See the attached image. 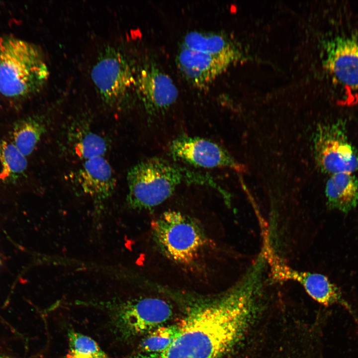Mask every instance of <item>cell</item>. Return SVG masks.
<instances>
[{
    "label": "cell",
    "mask_w": 358,
    "mask_h": 358,
    "mask_svg": "<svg viewBox=\"0 0 358 358\" xmlns=\"http://www.w3.org/2000/svg\"><path fill=\"white\" fill-rule=\"evenodd\" d=\"M262 253L269 267L270 277L274 281L298 282L312 299L324 306L345 303L339 288L326 276L296 270L284 263L273 251L267 236L264 239Z\"/></svg>",
    "instance_id": "52a82bcc"
},
{
    "label": "cell",
    "mask_w": 358,
    "mask_h": 358,
    "mask_svg": "<svg viewBox=\"0 0 358 358\" xmlns=\"http://www.w3.org/2000/svg\"><path fill=\"white\" fill-rule=\"evenodd\" d=\"M46 123L44 118L36 115L18 120L12 128L11 142L27 157L46 132Z\"/></svg>",
    "instance_id": "2e32d148"
},
{
    "label": "cell",
    "mask_w": 358,
    "mask_h": 358,
    "mask_svg": "<svg viewBox=\"0 0 358 358\" xmlns=\"http://www.w3.org/2000/svg\"><path fill=\"white\" fill-rule=\"evenodd\" d=\"M170 151L176 159L204 168H228L239 173L246 172V167L238 162L224 148L209 140L181 136L171 143Z\"/></svg>",
    "instance_id": "9c48e42d"
},
{
    "label": "cell",
    "mask_w": 358,
    "mask_h": 358,
    "mask_svg": "<svg viewBox=\"0 0 358 358\" xmlns=\"http://www.w3.org/2000/svg\"><path fill=\"white\" fill-rule=\"evenodd\" d=\"M128 204L135 209L154 208L167 200L183 182L211 186L212 179L161 158L143 160L128 172Z\"/></svg>",
    "instance_id": "7a4b0ae2"
},
{
    "label": "cell",
    "mask_w": 358,
    "mask_h": 358,
    "mask_svg": "<svg viewBox=\"0 0 358 358\" xmlns=\"http://www.w3.org/2000/svg\"><path fill=\"white\" fill-rule=\"evenodd\" d=\"M264 270L260 264L253 263L230 289L192 311L169 348L149 358H220L253 320Z\"/></svg>",
    "instance_id": "6da1fadb"
},
{
    "label": "cell",
    "mask_w": 358,
    "mask_h": 358,
    "mask_svg": "<svg viewBox=\"0 0 358 358\" xmlns=\"http://www.w3.org/2000/svg\"></svg>",
    "instance_id": "603a6c76"
},
{
    "label": "cell",
    "mask_w": 358,
    "mask_h": 358,
    "mask_svg": "<svg viewBox=\"0 0 358 358\" xmlns=\"http://www.w3.org/2000/svg\"><path fill=\"white\" fill-rule=\"evenodd\" d=\"M67 144L71 153L83 161L96 156H105L108 149L107 141L92 131L85 121L73 123L67 134Z\"/></svg>",
    "instance_id": "5bb4252c"
},
{
    "label": "cell",
    "mask_w": 358,
    "mask_h": 358,
    "mask_svg": "<svg viewBox=\"0 0 358 358\" xmlns=\"http://www.w3.org/2000/svg\"><path fill=\"white\" fill-rule=\"evenodd\" d=\"M179 326H160L151 331L141 342L140 355L150 356L159 355L168 349L176 338Z\"/></svg>",
    "instance_id": "d6986e66"
},
{
    "label": "cell",
    "mask_w": 358,
    "mask_h": 358,
    "mask_svg": "<svg viewBox=\"0 0 358 358\" xmlns=\"http://www.w3.org/2000/svg\"><path fill=\"white\" fill-rule=\"evenodd\" d=\"M138 96L148 113L166 111L176 101L179 92L172 79L157 67L145 66L136 77Z\"/></svg>",
    "instance_id": "8fae6325"
},
{
    "label": "cell",
    "mask_w": 358,
    "mask_h": 358,
    "mask_svg": "<svg viewBox=\"0 0 358 358\" xmlns=\"http://www.w3.org/2000/svg\"><path fill=\"white\" fill-rule=\"evenodd\" d=\"M181 47L212 55H239L232 42L217 33L190 31L184 36Z\"/></svg>",
    "instance_id": "e0dca14e"
},
{
    "label": "cell",
    "mask_w": 358,
    "mask_h": 358,
    "mask_svg": "<svg viewBox=\"0 0 358 358\" xmlns=\"http://www.w3.org/2000/svg\"><path fill=\"white\" fill-rule=\"evenodd\" d=\"M153 238L160 250L176 263L189 264L202 250L206 239L199 225L179 212L168 211L151 223Z\"/></svg>",
    "instance_id": "277c9868"
},
{
    "label": "cell",
    "mask_w": 358,
    "mask_h": 358,
    "mask_svg": "<svg viewBox=\"0 0 358 358\" xmlns=\"http://www.w3.org/2000/svg\"><path fill=\"white\" fill-rule=\"evenodd\" d=\"M239 55H212L181 47L176 62L183 77L199 89L208 87Z\"/></svg>",
    "instance_id": "30bf717a"
},
{
    "label": "cell",
    "mask_w": 358,
    "mask_h": 358,
    "mask_svg": "<svg viewBox=\"0 0 358 358\" xmlns=\"http://www.w3.org/2000/svg\"><path fill=\"white\" fill-rule=\"evenodd\" d=\"M72 179L81 193L90 197L96 203L108 198L116 186L113 169L105 156H102L84 161L74 173Z\"/></svg>",
    "instance_id": "7c38bea8"
},
{
    "label": "cell",
    "mask_w": 358,
    "mask_h": 358,
    "mask_svg": "<svg viewBox=\"0 0 358 358\" xmlns=\"http://www.w3.org/2000/svg\"><path fill=\"white\" fill-rule=\"evenodd\" d=\"M0 179L4 183H14L23 176L27 168L25 157L11 141L0 139Z\"/></svg>",
    "instance_id": "ac0fdd59"
},
{
    "label": "cell",
    "mask_w": 358,
    "mask_h": 358,
    "mask_svg": "<svg viewBox=\"0 0 358 358\" xmlns=\"http://www.w3.org/2000/svg\"><path fill=\"white\" fill-rule=\"evenodd\" d=\"M325 195L330 208L349 212L358 204V178L351 173L331 175L326 184Z\"/></svg>",
    "instance_id": "9a60e30c"
},
{
    "label": "cell",
    "mask_w": 358,
    "mask_h": 358,
    "mask_svg": "<svg viewBox=\"0 0 358 358\" xmlns=\"http://www.w3.org/2000/svg\"><path fill=\"white\" fill-rule=\"evenodd\" d=\"M326 55L332 75L348 91L358 94V40L338 37L328 44Z\"/></svg>",
    "instance_id": "4fadbf2b"
},
{
    "label": "cell",
    "mask_w": 358,
    "mask_h": 358,
    "mask_svg": "<svg viewBox=\"0 0 358 358\" xmlns=\"http://www.w3.org/2000/svg\"><path fill=\"white\" fill-rule=\"evenodd\" d=\"M313 147L323 172L332 175L358 170V152L349 140L342 122L319 125L314 133Z\"/></svg>",
    "instance_id": "8992f818"
},
{
    "label": "cell",
    "mask_w": 358,
    "mask_h": 358,
    "mask_svg": "<svg viewBox=\"0 0 358 358\" xmlns=\"http://www.w3.org/2000/svg\"><path fill=\"white\" fill-rule=\"evenodd\" d=\"M0 358H16L8 355L0 354Z\"/></svg>",
    "instance_id": "44dd1931"
},
{
    "label": "cell",
    "mask_w": 358,
    "mask_h": 358,
    "mask_svg": "<svg viewBox=\"0 0 358 358\" xmlns=\"http://www.w3.org/2000/svg\"><path fill=\"white\" fill-rule=\"evenodd\" d=\"M91 77L102 101L112 107L123 106L131 89L135 87L136 77L127 59L113 46L106 47L99 53Z\"/></svg>",
    "instance_id": "5b68a950"
},
{
    "label": "cell",
    "mask_w": 358,
    "mask_h": 358,
    "mask_svg": "<svg viewBox=\"0 0 358 358\" xmlns=\"http://www.w3.org/2000/svg\"><path fill=\"white\" fill-rule=\"evenodd\" d=\"M66 358H110L90 337L70 330Z\"/></svg>",
    "instance_id": "ffe728a7"
},
{
    "label": "cell",
    "mask_w": 358,
    "mask_h": 358,
    "mask_svg": "<svg viewBox=\"0 0 358 358\" xmlns=\"http://www.w3.org/2000/svg\"><path fill=\"white\" fill-rule=\"evenodd\" d=\"M115 314L119 330L126 336H136L161 326L171 317L172 309L163 299L146 297L119 304Z\"/></svg>",
    "instance_id": "ba28073f"
},
{
    "label": "cell",
    "mask_w": 358,
    "mask_h": 358,
    "mask_svg": "<svg viewBox=\"0 0 358 358\" xmlns=\"http://www.w3.org/2000/svg\"><path fill=\"white\" fill-rule=\"evenodd\" d=\"M1 264H2L1 259V258H0V268H1Z\"/></svg>",
    "instance_id": "7402d4cb"
},
{
    "label": "cell",
    "mask_w": 358,
    "mask_h": 358,
    "mask_svg": "<svg viewBox=\"0 0 358 358\" xmlns=\"http://www.w3.org/2000/svg\"><path fill=\"white\" fill-rule=\"evenodd\" d=\"M49 71L43 53L30 42L13 36H0V94L22 99L39 92Z\"/></svg>",
    "instance_id": "3957f363"
}]
</instances>
